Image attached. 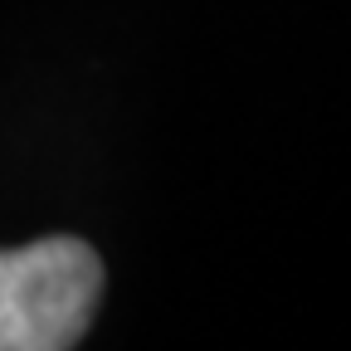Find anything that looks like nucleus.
Listing matches in <instances>:
<instances>
[{
    "label": "nucleus",
    "mask_w": 351,
    "mask_h": 351,
    "mask_svg": "<svg viewBox=\"0 0 351 351\" xmlns=\"http://www.w3.org/2000/svg\"><path fill=\"white\" fill-rule=\"evenodd\" d=\"M103 263L83 239L54 234L0 254V351H64L98 313Z\"/></svg>",
    "instance_id": "f257e3e1"
}]
</instances>
